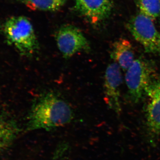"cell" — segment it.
Instances as JSON below:
<instances>
[{
  "mask_svg": "<svg viewBox=\"0 0 160 160\" xmlns=\"http://www.w3.org/2000/svg\"><path fill=\"white\" fill-rule=\"evenodd\" d=\"M121 69L117 63L109 64L104 79V99L109 109L118 114L122 111L120 89L122 78Z\"/></svg>",
  "mask_w": 160,
  "mask_h": 160,
  "instance_id": "obj_6",
  "label": "cell"
},
{
  "mask_svg": "<svg viewBox=\"0 0 160 160\" xmlns=\"http://www.w3.org/2000/svg\"><path fill=\"white\" fill-rule=\"evenodd\" d=\"M146 109V126L149 136H160V76H157L149 87Z\"/></svg>",
  "mask_w": 160,
  "mask_h": 160,
  "instance_id": "obj_7",
  "label": "cell"
},
{
  "mask_svg": "<svg viewBox=\"0 0 160 160\" xmlns=\"http://www.w3.org/2000/svg\"><path fill=\"white\" fill-rule=\"evenodd\" d=\"M140 12L152 20L160 15V0H133Z\"/></svg>",
  "mask_w": 160,
  "mask_h": 160,
  "instance_id": "obj_12",
  "label": "cell"
},
{
  "mask_svg": "<svg viewBox=\"0 0 160 160\" xmlns=\"http://www.w3.org/2000/svg\"><path fill=\"white\" fill-rule=\"evenodd\" d=\"M127 28L147 53H160V32L153 20L139 12L129 20Z\"/></svg>",
  "mask_w": 160,
  "mask_h": 160,
  "instance_id": "obj_4",
  "label": "cell"
},
{
  "mask_svg": "<svg viewBox=\"0 0 160 160\" xmlns=\"http://www.w3.org/2000/svg\"><path fill=\"white\" fill-rule=\"evenodd\" d=\"M110 57L123 71H127L135 61L134 50L131 42L124 38L115 41L112 46Z\"/></svg>",
  "mask_w": 160,
  "mask_h": 160,
  "instance_id": "obj_10",
  "label": "cell"
},
{
  "mask_svg": "<svg viewBox=\"0 0 160 160\" xmlns=\"http://www.w3.org/2000/svg\"><path fill=\"white\" fill-rule=\"evenodd\" d=\"M21 131L18 122L7 112L0 109V153L12 146Z\"/></svg>",
  "mask_w": 160,
  "mask_h": 160,
  "instance_id": "obj_9",
  "label": "cell"
},
{
  "mask_svg": "<svg viewBox=\"0 0 160 160\" xmlns=\"http://www.w3.org/2000/svg\"><path fill=\"white\" fill-rule=\"evenodd\" d=\"M33 11L55 12L63 7L68 0H18Z\"/></svg>",
  "mask_w": 160,
  "mask_h": 160,
  "instance_id": "obj_11",
  "label": "cell"
},
{
  "mask_svg": "<svg viewBox=\"0 0 160 160\" xmlns=\"http://www.w3.org/2000/svg\"><path fill=\"white\" fill-rule=\"evenodd\" d=\"M157 77L153 62L143 58L135 60L126 71L125 77L128 94L132 102L138 103L146 96Z\"/></svg>",
  "mask_w": 160,
  "mask_h": 160,
  "instance_id": "obj_3",
  "label": "cell"
},
{
  "mask_svg": "<svg viewBox=\"0 0 160 160\" xmlns=\"http://www.w3.org/2000/svg\"><path fill=\"white\" fill-rule=\"evenodd\" d=\"M75 7L89 22L97 24L109 16L112 4L111 0H76Z\"/></svg>",
  "mask_w": 160,
  "mask_h": 160,
  "instance_id": "obj_8",
  "label": "cell"
},
{
  "mask_svg": "<svg viewBox=\"0 0 160 160\" xmlns=\"http://www.w3.org/2000/svg\"><path fill=\"white\" fill-rule=\"evenodd\" d=\"M73 118L69 104L54 93L48 92L32 104L27 118L26 131H50L67 125Z\"/></svg>",
  "mask_w": 160,
  "mask_h": 160,
  "instance_id": "obj_1",
  "label": "cell"
},
{
  "mask_svg": "<svg viewBox=\"0 0 160 160\" xmlns=\"http://www.w3.org/2000/svg\"><path fill=\"white\" fill-rule=\"evenodd\" d=\"M2 30L7 42L14 46L21 55L31 57L38 50L33 26L26 17L8 18L3 24Z\"/></svg>",
  "mask_w": 160,
  "mask_h": 160,
  "instance_id": "obj_2",
  "label": "cell"
},
{
  "mask_svg": "<svg viewBox=\"0 0 160 160\" xmlns=\"http://www.w3.org/2000/svg\"><path fill=\"white\" fill-rule=\"evenodd\" d=\"M55 40L58 49L65 58L90 50L89 42L82 32L72 25L62 26L56 33Z\"/></svg>",
  "mask_w": 160,
  "mask_h": 160,
  "instance_id": "obj_5",
  "label": "cell"
}]
</instances>
